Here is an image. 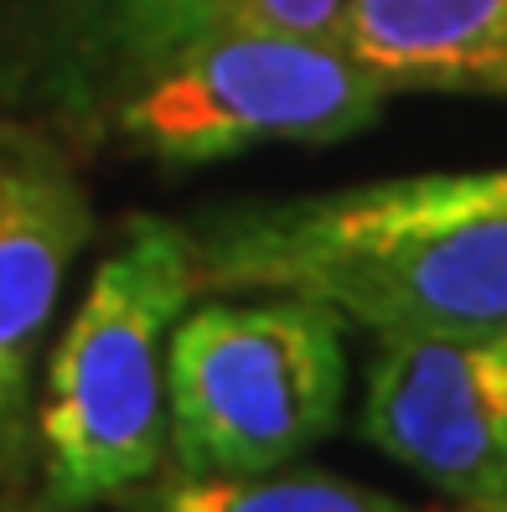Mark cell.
Listing matches in <instances>:
<instances>
[{"label": "cell", "instance_id": "9c48e42d", "mask_svg": "<svg viewBox=\"0 0 507 512\" xmlns=\"http://www.w3.org/2000/svg\"><path fill=\"white\" fill-rule=\"evenodd\" d=\"M352 0H223V16L264 26V32H290V37H316V42H337L342 37V16Z\"/></svg>", "mask_w": 507, "mask_h": 512}, {"label": "cell", "instance_id": "277c9868", "mask_svg": "<svg viewBox=\"0 0 507 512\" xmlns=\"http://www.w3.org/2000/svg\"><path fill=\"white\" fill-rule=\"evenodd\" d=\"M383 83L342 42L223 16L182 42L119 109V130L161 161H213L264 140H342L378 114Z\"/></svg>", "mask_w": 507, "mask_h": 512}, {"label": "cell", "instance_id": "8992f818", "mask_svg": "<svg viewBox=\"0 0 507 512\" xmlns=\"http://www.w3.org/2000/svg\"><path fill=\"white\" fill-rule=\"evenodd\" d=\"M88 233L94 213L68 166L0 156V476L26 456L32 368Z\"/></svg>", "mask_w": 507, "mask_h": 512}, {"label": "cell", "instance_id": "6da1fadb", "mask_svg": "<svg viewBox=\"0 0 507 512\" xmlns=\"http://www.w3.org/2000/svg\"><path fill=\"white\" fill-rule=\"evenodd\" d=\"M197 290L311 295L383 337L507 326V171L404 176L192 228Z\"/></svg>", "mask_w": 507, "mask_h": 512}, {"label": "cell", "instance_id": "5b68a950", "mask_svg": "<svg viewBox=\"0 0 507 512\" xmlns=\"http://www.w3.org/2000/svg\"><path fill=\"white\" fill-rule=\"evenodd\" d=\"M363 435L471 512H507V326L383 337Z\"/></svg>", "mask_w": 507, "mask_h": 512}, {"label": "cell", "instance_id": "3957f363", "mask_svg": "<svg viewBox=\"0 0 507 512\" xmlns=\"http://www.w3.org/2000/svg\"><path fill=\"white\" fill-rule=\"evenodd\" d=\"M342 311L311 295L202 306L166 342V445L192 476L275 471L337 430Z\"/></svg>", "mask_w": 507, "mask_h": 512}, {"label": "cell", "instance_id": "ba28073f", "mask_svg": "<svg viewBox=\"0 0 507 512\" xmlns=\"http://www.w3.org/2000/svg\"><path fill=\"white\" fill-rule=\"evenodd\" d=\"M140 512H409V507L326 471H295V476H275V471L192 476L187 471Z\"/></svg>", "mask_w": 507, "mask_h": 512}, {"label": "cell", "instance_id": "7a4b0ae2", "mask_svg": "<svg viewBox=\"0 0 507 512\" xmlns=\"http://www.w3.org/2000/svg\"><path fill=\"white\" fill-rule=\"evenodd\" d=\"M192 295V228L135 218L47 368L37 440L52 507H94L156 476L166 456V337Z\"/></svg>", "mask_w": 507, "mask_h": 512}, {"label": "cell", "instance_id": "30bf717a", "mask_svg": "<svg viewBox=\"0 0 507 512\" xmlns=\"http://www.w3.org/2000/svg\"><path fill=\"white\" fill-rule=\"evenodd\" d=\"M0 512H78V507H52V502L42 497V502H6Z\"/></svg>", "mask_w": 507, "mask_h": 512}, {"label": "cell", "instance_id": "52a82bcc", "mask_svg": "<svg viewBox=\"0 0 507 512\" xmlns=\"http://www.w3.org/2000/svg\"><path fill=\"white\" fill-rule=\"evenodd\" d=\"M337 42L383 88L507 94V0H352Z\"/></svg>", "mask_w": 507, "mask_h": 512}]
</instances>
